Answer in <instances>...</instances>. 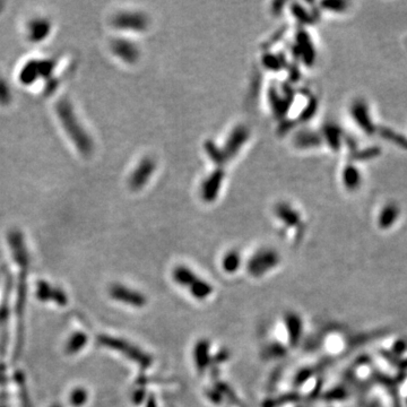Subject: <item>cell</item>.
Here are the masks:
<instances>
[{
  "instance_id": "obj_1",
  "label": "cell",
  "mask_w": 407,
  "mask_h": 407,
  "mask_svg": "<svg viewBox=\"0 0 407 407\" xmlns=\"http://www.w3.org/2000/svg\"><path fill=\"white\" fill-rule=\"evenodd\" d=\"M56 111L62 127L66 130L69 138L74 142L76 148L85 155H89L93 152V140L90 137V135L86 133L83 126L80 125L69 102L66 99L60 100L56 106Z\"/></svg>"
},
{
  "instance_id": "obj_2",
  "label": "cell",
  "mask_w": 407,
  "mask_h": 407,
  "mask_svg": "<svg viewBox=\"0 0 407 407\" xmlns=\"http://www.w3.org/2000/svg\"><path fill=\"white\" fill-rule=\"evenodd\" d=\"M174 279L179 285L182 287H189L192 285L191 294L198 300H202L207 297H210L212 293V287L207 284L205 280L198 278L197 276L192 273V270H189L188 268L183 267V266H179L178 268L174 270Z\"/></svg>"
},
{
  "instance_id": "obj_3",
  "label": "cell",
  "mask_w": 407,
  "mask_h": 407,
  "mask_svg": "<svg viewBox=\"0 0 407 407\" xmlns=\"http://www.w3.org/2000/svg\"><path fill=\"white\" fill-rule=\"evenodd\" d=\"M112 24L119 30L140 32L147 27L148 18L138 12H123L113 17Z\"/></svg>"
},
{
  "instance_id": "obj_4",
  "label": "cell",
  "mask_w": 407,
  "mask_h": 407,
  "mask_svg": "<svg viewBox=\"0 0 407 407\" xmlns=\"http://www.w3.org/2000/svg\"><path fill=\"white\" fill-rule=\"evenodd\" d=\"M53 69V62L50 60H32L24 66L21 71V78L23 84H32L34 80L41 77L50 76Z\"/></svg>"
},
{
  "instance_id": "obj_5",
  "label": "cell",
  "mask_w": 407,
  "mask_h": 407,
  "mask_svg": "<svg viewBox=\"0 0 407 407\" xmlns=\"http://www.w3.org/2000/svg\"><path fill=\"white\" fill-rule=\"evenodd\" d=\"M278 263V256L273 250H261L249 261L250 274L258 277L269 268H274Z\"/></svg>"
},
{
  "instance_id": "obj_6",
  "label": "cell",
  "mask_w": 407,
  "mask_h": 407,
  "mask_svg": "<svg viewBox=\"0 0 407 407\" xmlns=\"http://www.w3.org/2000/svg\"><path fill=\"white\" fill-rule=\"evenodd\" d=\"M155 170V162L151 157H145L139 162L138 167L134 170L132 176L129 178V186L134 190L143 188L146 185L149 178Z\"/></svg>"
},
{
  "instance_id": "obj_7",
  "label": "cell",
  "mask_w": 407,
  "mask_h": 407,
  "mask_svg": "<svg viewBox=\"0 0 407 407\" xmlns=\"http://www.w3.org/2000/svg\"><path fill=\"white\" fill-rule=\"evenodd\" d=\"M112 50L120 59L129 62V64H133L139 57L138 48L133 42L123 40V38H118L112 42Z\"/></svg>"
},
{
  "instance_id": "obj_8",
  "label": "cell",
  "mask_w": 407,
  "mask_h": 407,
  "mask_svg": "<svg viewBox=\"0 0 407 407\" xmlns=\"http://www.w3.org/2000/svg\"><path fill=\"white\" fill-rule=\"evenodd\" d=\"M223 177H224L223 171L217 170V171H214V173L211 174V176L206 179L205 182L202 183L201 193L204 199L206 201H213L215 199V197L219 195Z\"/></svg>"
},
{
  "instance_id": "obj_9",
  "label": "cell",
  "mask_w": 407,
  "mask_h": 407,
  "mask_svg": "<svg viewBox=\"0 0 407 407\" xmlns=\"http://www.w3.org/2000/svg\"><path fill=\"white\" fill-rule=\"evenodd\" d=\"M249 132L243 126L235 128L225 144V156H233V155H235V153L241 148L242 144L247 142Z\"/></svg>"
},
{
  "instance_id": "obj_10",
  "label": "cell",
  "mask_w": 407,
  "mask_h": 407,
  "mask_svg": "<svg viewBox=\"0 0 407 407\" xmlns=\"http://www.w3.org/2000/svg\"><path fill=\"white\" fill-rule=\"evenodd\" d=\"M51 31V24L46 18H35L28 24V37L33 42H40Z\"/></svg>"
},
{
  "instance_id": "obj_11",
  "label": "cell",
  "mask_w": 407,
  "mask_h": 407,
  "mask_svg": "<svg viewBox=\"0 0 407 407\" xmlns=\"http://www.w3.org/2000/svg\"><path fill=\"white\" fill-rule=\"evenodd\" d=\"M320 143V138L318 137V135H316L312 132H304L299 133L295 137V144L300 148H308L312 146H317V144Z\"/></svg>"
},
{
  "instance_id": "obj_12",
  "label": "cell",
  "mask_w": 407,
  "mask_h": 407,
  "mask_svg": "<svg viewBox=\"0 0 407 407\" xmlns=\"http://www.w3.org/2000/svg\"><path fill=\"white\" fill-rule=\"evenodd\" d=\"M277 215L279 219H282V221H284L285 223H288V224H297V223L300 221L298 217V213L295 212L292 207H289L287 205H280L277 208Z\"/></svg>"
},
{
  "instance_id": "obj_13",
  "label": "cell",
  "mask_w": 407,
  "mask_h": 407,
  "mask_svg": "<svg viewBox=\"0 0 407 407\" xmlns=\"http://www.w3.org/2000/svg\"><path fill=\"white\" fill-rule=\"evenodd\" d=\"M353 113L355 115V119L358 123V125H361V128L364 129H370V121L367 119V108L363 103H356L353 106Z\"/></svg>"
},
{
  "instance_id": "obj_14",
  "label": "cell",
  "mask_w": 407,
  "mask_h": 407,
  "mask_svg": "<svg viewBox=\"0 0 407 407\" xmlns=\"http://www.w3.org/2000/svg\"><path fill=\"white\" fill-rule=\"evenodd\" d=\"M240 265V256L237 255V253H229L225 255L224 258H223V267L225 270H227V273H232V270L236 269Z\"/></svg>"
},
{
  "instance_id": "obj_15",
  "label": "cell",
  "mask_w": 407,
  "mask_h": 407,
  "mask_svg": "<svg viewBox=\"0 0 407 407\" xmlns=\"http://www.w3.org/2000/svg\"><path fill=\"white\" fill-rule=\"evenodd\" d=\"M344 180H345V185L348 188H355L360 182L357 170L355 168H347L344 172Z\"/></svg>"
},
{
  "instance_id": "obj_16",
  "label": "cell",
  "mask_w": 407,
  "mask_h": 407,
  "mask_svg": "<svg viewBox=\"0 0 407 407\" xmlns=\"http://www.w3.org/2000/svg\"><path fill=\"white\" fill-rule=\"evenodd\" d=\"M324 135L333 148H337L339 145V132L337 126H324Z\"/></svg>"
},
{
  "instance_id": "obj_17",
  "label": "cell",
  "mask_w": 407,
  "mask_h": 407,
  "mask_svg": "<svg viewBox=\"0 0 407 407\" xmlns=\"http://www.w3.org/2000/svg\"><path fill=\"white\" fill-rule=\"evenodd\" d=\"M11 101V89L3 78H0V103L7 104Z\"/></svg>"
}]
</instances>
